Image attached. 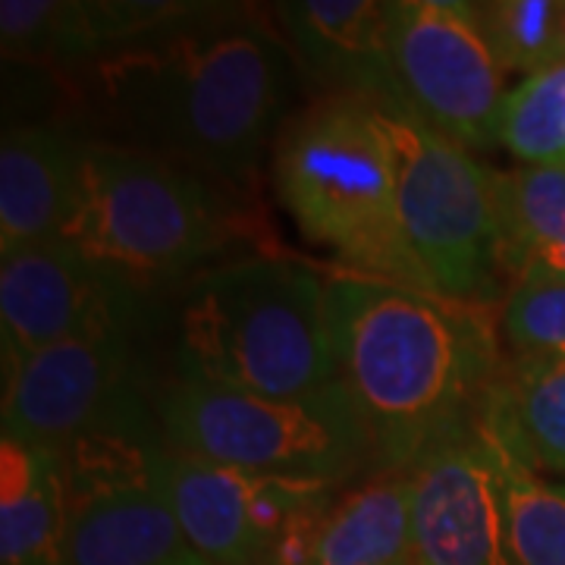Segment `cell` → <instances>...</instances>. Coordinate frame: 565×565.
Segmentation results:
<instances>
[{"instance_id": "7", "label": "cell", "mask_w": 565, "mask_h": 565, "mask_svg": "<svg viewBox=\"0 0 565 565\" xmlns=\"http://www.w3.org/2000/svg\"><path fill=\"white\" fill-rule=\"evenodd\" d=\"M381 120L396 154L405 245L430 292L449 302H487L503 270L493 170L408 110H381Z\"/></svg>"}, {"instance_id": "18", "label": "cell", "mask_w": 565, "mask_h": 565, "mask_svg": "<svg viewBox=\"0 0 565 565\" xmlns=\"http://www.w3.org/2000/svg\"><path fill=\"white\" fill-rule=\"evenodd\" d=\"M403 559H412V475L377 471L333 500L315 565H393Z\"/></svg>"}, {"instance_id": "22", "label": "cell", "mask_w": 565, "mask_h": 565, "mask_svg": "<svg viewBox=\"0 0 565 565\" xmlns=\"http://www.w3.org/2000/svg\"><path fill=\"white\" fill-rule=\"evenodd\" d=\"M478 10L505 73L537 76L565 63V0H493Z\"/></svg>"}, {"instance_id": "24", "label": "cell", "mask_w": 565, "mask_h": 565, "mask_svg": "<svg viewBox=\"0 0 565 565\" xmlns=\"http://www.w3.org/2000/svg\"><path fill=\"white\" fill-rule=\"evenodd\" d=\"M503 337L522 359H565V277L522 274L503 305Z\"/></svg>"}, {"instance_id": "27", "label": "cell", "mask_w": 565, "mask_h": 565, "mask_svg": "<svg viewBox=\"0 0 565 565\" xmlns=\"http://www.w3.org/2000/svg\"><path fill=\"white\" fill-rule=\"evenodd\" d=\"M393 565H415L412 559H403V563H393Z\"/></svg>"}, {"instance_id": "1", "label": "cell", "mask_w": 565, "mask_h": 565, "mask_svg": "<svg viewBox=\"0 0 565 565\" xmlns=\"http://www.w3.org/2000/svg\"><path fill=\"white\" fill-rule=\"evenodd\" d=\"M292 76L289 44L223 7L95 61L104 110L136 148L230 182L255 177L264 145L286 122Z\"/></svg>"}, {"instance_id": "10", "label": "cell", "mask_w": 565, "mask_h": 565, "mask_svg": "<svg viewBox=\"0 0 565 565\" xmlns=\"http://www.w3.org/2000/svg\"><path fill=\"white\" fill-rule=\"evenodd\" d=\"M158 478L189 550L211 565H267L292 527L337 500L333 484L252 475L173 446Z\"/></svg>"}, {"instance_id": "25", "label": "cell", "mask_w": 565, "mask_h": 565, "mask_svg": "<svg viewBox=\"0 0 565 565\" xmlns=\"http://www.w3.org/2000/svg\"><path fill=\"white\" fill-rule=\"evenodd\" d=\"M522 274H553V277H565V236L559 243L544 245V248H537L527 264L522 267ZM519 274V277H522Z\"/></svg>"}, {"instance_id": "11", "label": "cell", "mask_w": 565, "mask_h": 565, "mask_svg": "<svg viewBox=\"0 0 565 565\" xmlns=\"http://www.w3.org/2000/svg\"><path fill=\"white\" fill-rule=\"evenodd\" d=\"M139 289L114 277L73 243L25 245L0 262L3 371L47 345L139 327Z\"/></svg>"}, {"instance_id": "4", "label": "cell", "mask_w": 565, "mask_h": 565, "mask_svg": "<svg viewBox=\"0 0 565 565\" xmlns=\"http://www.w3.org/2000/svg\"><path fill=\"white\" fill-rule=\"evenodd\" d=\"M180 374L262 399H299L337 384L321 277L286 258L204 270L182 305Z\"/></svg>"}, {"instance_id": "3", "label": "cell", "mask_w": 565, "mask_h": 565, "mask_svg": "<svg viewBox=\"0 0 565 565\" xmlns=\"http://www.w3.org/2000/svg\"><path fill=\"white\" fill-rule=\"evenodd\" d=\"M274 192L305 239L352 274L430 292L399 223L396 154L381 110L321 95L286 117L274 139Z\"/></svg>"}, {"instance_id": "21", "label": "cell", "mask_w": 565, "mask_h": 565, "mask_svg": "<svg viewBox=\"0 0 565 565\" xmlns=\"http://www.w3.org/2000/svg\"><path fill=\"white\" fill-rule=\"evenodd\" d=\"M500 214V262L505 274H522L527 258L565 236V163L519 167L493 173Z\"/></svg>"}, {"instance_id": "20", "label": "cell", "mask_w": 565, "mask_h": 565, "mask_svg": "<svg viewBox=\"0 0 565 565\" xmlns=\"http://www.w3.org/2000/svg\"><path fill=\"white\" fill-rule=\"evenodd\" d=\"M484 434L500 478L512 565H565V484L537 478L534 468L519 462L500 437L487 427Z\"/></svg>"}, {"instance_id": "6", "label": "cell", "mask_w": 565, "mask_h": 565, "mask_svg": "<svg viewBox=\"0 0 565 565\" xmlns=\"http://www.w3.org/2000/svg\"><path fill=\"white\" fill-rule=\"evenodd\" d=\"M167 446L252 475L343 484L377 449L343 381L299 399H262L180 374L161 396Z\"/></svg>"}, {"instance_id": "23", "label": "cell", "mask_w": 565, "mask_h": 565, "mask_svg": "<svg viewBox=\"0 0 565 565\" xmlns=\"http://www.w3.org/2000/svg\"><path fill=\"white\" fill-rule=\"evenodd\" d=\"M500 145L527 167L565 163V63L527 76L505 95Z\"/></svg>"}, {"instance_id": "5", "label": "cell", "mask_w": 565, "mask_h": 565, "mask_svg": "<svg viewBox=\"0 0 565 565\" xmlns=\"http://www.w3.org/2000/svg\"><path fill=\"white\" fill-rule=\"evenodd\" d=\"M230 214L202 173L136 145L85 141L66 243L129 286L173 280L217 255Z\"/></svg>"}, {"instance_id": "16", "label": "cell", "mask_w": 565, "mask_h": 565, "mask_svg": "<svg viewBox=\"0 0 565 565\" xmlns=\"http://www.w3.org/2000/svg\"><path fill=\"white\" fill-rule=\"evenodd\" d=\"M61 449L0 440V563L66 565Z\"/></svg>"}, {"instance_id": "8", "label": "cell", "mask_w": 565, "mask_h": 565, "mask_svg": "<svg viewBox=\"0 0 565 565\" xmlns=\"http://www.w3.org/2000/svg\"><path fill=\"white\" fill-rule=\"evenodd\" d=\"M386 39L405 107L449 141L484 151L500 141L505 70L478 3H386Z\"/></svg>"}, {"instance_id": "19", "label": "cell", "mask_w": 565, "mask_h": 565, "mask_svg": "<svg viewBox=\"0 0 565 565\" xmlns=\"http://www.w3.org/2000/svg\"><path fill=\"white\" fill-rule=\"evenodd\" d=\"M3 61L95 63L114 54L104 0H3Z\"/></svg>"}, {"instance_id": "17", "label": "cell", "mask_w": 565, "mask_h": 565, "mask_svg": "<svg viewBox=\"0 0 565 565\" xmlns=\"http://www.w3.org/2000/svg\"><path fill=\"white\" fill-rule=\"evenodd\" d=\"M481 424L527 468L565 471V359H519L500 371Z\"/></svg>"}, {"instance_id": "2", "label": "cell", "mask_w": 565, "mask_h": 565, "mask_svg": "<svg viewBox=\"0 0 565 565\" xmlns=\"http://www.w3.org/2000/svg\"><path fill=\"white\" fill-rule=\"evenodd\" d=\"M323 289L337 374L374 437L377 471H412L481 418L500 364L462 302L352 270Z\"/></svg>"}, {"instance_id": "26", "label": "cell", "mask_w": 565, "mask_h": 565, "mask_svg": "<svg viewBox=\"0 0 565 565\" xmlns=\"http://www.w3.org/2000/svg\"><path fill=\"white\" fill-rule=\"evenodd\" d=\"M170 565H211V563H204L202 556H195V553H185V556H180L177 563H170Z\"/></svg>"}, {"instance_id": "13", "label": "cell", "mask_w": 565, "mask_h": 565, "mask_svg": "<svg viewBox=\"0 0 565 565\" xmlns=\"http://www.w3.org/2000/svg\"><path fill=\"white\" fill-rule=\"evenodd\" d=\"M277 17L292 61L308 79L321 85L323 95L362 98L381 110H408L390 61L386 3L302 0L280 3Z\"/></svg>"}, {"instance_id": "14", "label": "cell", "mask_w": 565, "mask_h": 565, "mask_svg": "<svg viewBox=\"0 0 565 565\" xmlns=\"http://www.w3.org/2000/svg\"><path fill=\"white\" fill-rule=\"evenodd\" d=\"M82 139L22 122L0 145V252L66 239L82 192Z\"/></svg>"}, {"instance_id": "9", "label": "cell", "mask_w": 565, "mask_h": 565, "mask_svg": "<svg viewBox=\"0 0 565 565\" xmlns=\"http://www.w3.org/2000/svg\"><path fill=\"white\" fill-rule=\"evenodd\" d=\"M132 330L47 345L3 371V437L54 446L85 434L145 424Z\"/></svg>"}, {"instance_id": "15", "label": "cell", "mask_w": 565, "mask_h": 565, "mask_svg": "<svg viewBox=\"0 0 565 565\" xmlns=\"http://www.w3.org/2000/svg\"><path fill=\"white\" fill-rule=\"evenodd\" d=\"M66 565H170L192 553L161 478L66 497Z\"/></svg>"}, {"instance_id": "12", "label": "cell", "mask_w": 565, "mask_h": 565, "mask_svg": "<svg viewBox=\"0 0 565 565\" xmlns=\"http://www.w3.org/2000/svg\"><path fill=\"white\" fill-rule=\"evenodd\" d=\"M412 563L512 565L493 452L481 422L412 471Z\"/></svg>"}]
</instances>
